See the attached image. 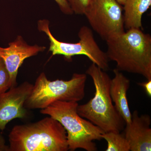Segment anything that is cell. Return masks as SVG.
<instances>
[{"mask_svg": "<svg viewBox=\"0 0 151 151\" xmlns=\"http://www.w3.org/2000/svg\"><path fill=\"white\" fill-rule=\"evenodd\" d=\"M108 59L116 63L120 71L151 79V37L139 28L112 36L106 40Z\"/></svg>", "mask_w": 151, "mask_h": 151, "instance_id": "1", "label": "cell"}, {"mask_svg": "<svg viewBox=\"0 0 151 151\" xmlns=\"http://www.w3.org/2000/svg\"><path fill=\"white\" fill-rule=\"evenodd\" d=\"M10 151H67V134L50 116L30 124L17 125L9 135Z\"/></svg>", "mask_w": 151, "mask_h": 151, "instance_id": "2", "label": "cell"}, {"mask_svg": "<svg viewBox=\"0 0 151 151\" xmlns=\"http://www.w3.org/2000/svg\"><path fill=\"white\" fill-rule=\"evenodd\" d=\"M86 73L92 78L95 92L94 97L87 103L78 105V115L105 133L122 132L126 124L113 105L110 95V76L94 63L89 66Z\"/></svg>", "mask_w": 151, "mask_h": 151, "instance_id": "3", "label": "cell"}, {"mask_svg": "<svg viewBox=\"0 0 151 151\" xmlns=\"http://www.w3.org/2000/svg\"><path fill=\"white\" fill-rule=\"evenodd\" d=\"M78 102L55 101L44 109L41 114L47 115L59 122L66 134L68 150L78 149L87 151H97L94 141L102 139L105 132L77 113Z\"/></svg>", "mask_w": 151, "mask_h": 151, "instance_id": "4", "label": "cell"}, {"mask_svg": "<svg viewBox=\"0 0 151 151\" xmlns=\"http://www.w3.org/2000/svg\"><path fill=\"white\" fill-rule=\"evenodd\" d=\"M87 76L74 73L68 81H50L42 72L36 80L32 91L24 103L28 109H42L55 101L78 102L85 97Z\"/></svg>", "mask_w": 151, "mask_h": 151, "instance_id": "5", "label": "cell"}, {"mask_svg": "<svg viewBox=\"0 0 151 151\" xmlns=\"http://www.w3.org/2000/svg\"><path fill=\"white\" fill-rule=\"evenodd\" d=\"M39 30L45 33L50 41L49 51L52 55H62L68 60L75 55H83L103 70L109 68V59L106 52H103L94 39L92 29L86 26L80 28L78 33L79 40L76 43H68L57 40L49 29V22L40 20L37 22Z\"/></svg>", "mask_w": 151, "mask_h": 151, "instance_id": "6", "label": "cell"}, {"mask_svg": "<svg viewBox=\"0 0 151 151\" xmlns=\"http://www.w3.org/2000/svg\"><path fill=\"white\" fill-rule=\"evenodd\" d=\"M84 15L104 40L125 31L123 9L116 0H92Z\"/></svg>", "mask_w": 151, "mask_h": 151, "instance_id": "7", "label": "cell"}, {"mask_svg": "<svg viewBox=\"0 0 151 151\" xmlns=\"http://www.w3.org/2000/svg\"><path fill=\"white\" fill-rule=\"evenodd\" d=\"M33 87L32 84L25 81L0 94V131H4L7 124L12 120L26 117L24 103Z\"/></svg>", "mask_w": 151, "mask_h": 151, "instance_id": "8", "label": "cell"}, {"mask_svg": "<svg viewBox=\"0 0 151 151\" xmlns=\"http://www.w3.org/2000/svg\"><path fill=\"white\" fill-rule=\"evenodd\" d=\"M45 49V47L37 45H29L21 36H18L15 40L9 44L8 47H0V58L9 74L10 88L17 86L18 71L24 60L37 55Z\"/></svg>", "mask_w": 151, "mask_h": 151, "instance_id": "9", "label": "cell"}, {"mask_svg": "<svg viewBox=\"0 0 151 151\" xmlns=\"http://www.w3.org/2000/svg\"><path fill=\"white\" fill-rule=\"evenodd\" d=\"M151 119L150 116H139L137 111L133 112L132 120L126 124L124 134L131 151L151 150Z\"/></svg>", "mask_w": 151, "mask_h": 151, "instance_id": "10", "label": "cell"}, {"mask_svg": "<svg viewBox=\"0 0 151 151\" xmlns=\"http://www.w3.org/2000/svg\"><path fill=\"white\" fill-rule=\"evenodd\" d=\"M114 77L111 79L110 92L111 99L116 111L124 120L129 124L132 120V115L128 100L127 93L130 86V81L116 68L113 70Z\"/></svg>", "mask_w": 151, "mask_h": 151, "instance_id": "11", "label": "cell"}, {"mask_svg": "<svg viewBox=\"0 0 151 151\" xmlns=\"http://www.w3.org/2000/svg\"><path fill=\"white\" fill-rule=\"evenodd\" d=\"M151 0H125L124 11V27L142 29V18L150 9Z\"/></svg>", "mask_w": 151, "mask_h": 151, "instance_id": "12", "label": "cell"}, {"mask_svg": "<svg viewBox=\"0 0 151 151\" xmlns=\"http://www.w3.org/2000/svg\"><path fill=\"white\" fill-rule=\"evenodd\" d=\"M102 137L108 143L105 151H130L129 145L124 134H120V132H106L102 135Z\"/></svg>", "mask_w": 151, "mask_h": 151, "instance_id": "13", "label": "cell"}, {"mask_svg": "<svg viewBox=\"0 0 151 151\" xmlns=\"http://www.w3.org/2000/svg\"><path fill=\"white\" fill-rule=\"evenodd\" d=\"M10 88V76L2 59L0 62V94Z\"/></svg>", "mask_w": 151, "mask_h": 151, "instance_id": "14", "label": "cell"}, {"mask_svg": "<svg viewBox=\"0 0 151 151\" xmlns=\"http://www.w3.org/2000/svg\"><path fill=\"white\" fill-rule=\"evenodd\" d=\"M73 12L76 14L84 15L92 0H66Z\"/></svg>", "mask_w": 151, "mask_h": 151, "instance_id": "15", "label": "cell"}, {"mask_svg": "<svg viewBox=\"0 0 151 151\" xmlns=\"http://www.w3.org/2000/svg\"><path fill=\"white\" fill-rule=\"evenodd\" d=\"M58 5L60 11L66 15H72L73 13L70 5L66 0H54Z\"/></svg>", "mask_w": 151, "mask_h": 151, "instance_id": "16", "label": "cell"}, {"mask_svg": "<svg viewBox=\"0 0 151 151\" xmlns=\"http://www.w3.org/2000/svg\"><path fill=\"white\" fill-rule=\"evenodd\" d=\"M139 86H142L145 89L146 93L149 96H151V79H148L145 82L138 83Z\"/></svg>", "mask_w": 151, "mask_h": 151, "instance_id": "17", "label": "cell"}, {"mask_svg": "<svg viewBox=\"0 0 151 151\" xmlns=\"http://www.w3.org/2000/svg\"><path fill=\"white\" fill-rule=\"evenodd\" d=\"M0 151H10L9 145L6 144L5 139L1 132H0Z\"/></svg>", "mask_w": 151, "mask_h": 151, "instance_id": "18", "label": "cell"}, {"mask_svg": "<svg viewBox=\"0 0 151 151\" xmlns=\"http://www.w3.org/2000/svg\"><path fill=\"white\" fill-rule=\"evenodd\" d=\"M121 5L124 6L125 3V0H116Z\"/></svg>", "mask_w": 151, "mask_h": 151, "instance_id": "19", "label": "cell"}, {"mask_svg": "<svg viewBox=\"0 0 151 151\" xmlns=\"http://www.w3.org/2000/svg\"><path fill=\"white\" fill-rule=\"evenodd\" d=\"M1 60H2L1 58H0V62H1Z\"/></svg>", "mask_w": 151, "mask_h": 151, "instance_id": "20", "label": "cell"}]
</instances>
